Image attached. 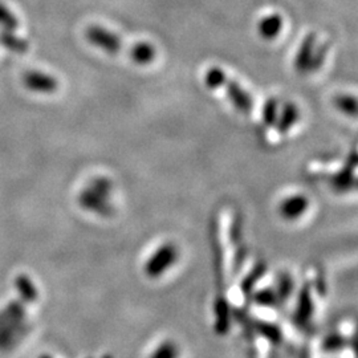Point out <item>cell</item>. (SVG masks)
<instances>
[{
	"label": "cell",
	"mask_w": 358,
	"mask_h": 358,
	"mask_svg": "<svg viewBox=\"0 0 358 358\" xmlns=\"http://www.w3.org/2000/svg\"><path fill=\"white\" fill-rule=\"evenodd\" d=\"M23 84L27 90L41 94H51L59 90V81L56 77L38 71L27 72L23 76Z\"/></svg>",
	"instance_id": "obj_7"
},
{
	"label": "cell",
	"mask_w": 358,
	"mask_h": 358,
	"mask_svg": "<svg viewBox=\"0 0 358 358\" xmlns=\"http://www.w3.org/2000/svg\"><path fill=\"white\" fill-rule=\"evenodd\" d=\"M317 50V38L315 34H309L307 38L303 40L299 51L294 57V69L301 73L307 75L313 72V59Z\"/></svg>",
	"instance_id": "obj_6"
},
{
	"label": "cell",
	"mask_w": 358,
	"mask_h": 358,
	"mask_svg": "<svg viewBox=\"0 0 358 358\" xmlns=\"http://www.w3.org/2000/svg\"><path fill=\"white\" fill-rule=\"evenodd\" d=\"M254 300H255L256 304L260 307L272 308L276 307L279 304L276 292L272 288H266L263 291L256 292L254 294Z\"/></svg>",
	"instance_id": "obj_21"
},
{
	"label": "cell",
	"mask_w": 358,
	"mask_h": 358,
	"mask_svg": "<svg viewBox=\"0 0 358 358\" xmlns=\"http://www.w3.org/2000/svg\"><path fill=\"white\" fill-rule=\"evenodd\" d=\"M178 248L173 243H165L159 245L153 255L145 264V273L150 279H157L165 275L178 260Z\"/></svg>",
	"instance_id": "obj_4"
},
{
	"label": "cell",
	"mask_w": 358,
	"mask_h": 358,
	"mask_svg": "<svg viewBox=\"0 0 358 358\" xmlns=\"http://www.w3.org/2000/svg\"><path fill=\"white\" fill-rule=\"evenodd\" d=\"M279 103L278 100L275 99H271L268 100L264 108H263V122L267 128H272L276 125V121H278V117H279Z\"/></svg>",
	"instance_id": "obj_18"
},
{
	"label": "cell",
	"mask_w": 358,
	"mask_h": 358,
	"mask_svg": "<svg viewBox=\"0 0 358 358\" xmlns=\"http://www.w3.org/2000/svg\"><path fill=\"white\" fill-rule=\"evenodd\" d=\"M19 26V20L1 1H0V28L6 31H15Z\"/></svg>",
	"instance_id": "obj_22"
},
{
	"label": "cell",
	"mask_w": 358,
	"mask_h": 358,
	"mask_svg": "<svg viewBox=\"0 0 358 358\" xmlns=\"http://www.w3.org/2000/svg\"><path fill=\"white\" fill-rule=\"evenodd\" d=\"M0 44L13 53H26L28 51V43L24 38L16 36L13 31H0Z\"/></svg>",
	"instance_id": "obj_14"
},
{
	"label": "cell",
	"mask_w": 358,
	"mask_h": 358,
	"mask_svg": "<svg viewBox=\"0 0 358 358\" xmlns=\"http://www.w3.org/2000/svg\"><path fill=\"white\" fill-rule=\"evenodd\" d=\"M205 84L210 90H224L231 103L244 115H248L252 110L254 100L250 96V93L242 88L236 81L229 78L222 68H208L205 75Z\"/></svg>",
	"instance_id": "obj_2"
},
{
	"label": "cell",
	"mask_w": 358,
	"mask_h": 358,
	"mask_svg": "<svg viewBox=\"0 0 358 358\" xmlns=\"http://www.w3.org/2000/svg\"><path fill=\"white\" fill-rule=\"evenodd\" d=\"M157 56V50L153 44L148 41H140L130 50V59L138 65H149L153 63Z\"/></svg>",
	"instance_id": "obj_12"
},
{
	"label": "cell",
	"mask_w": 358,
	"mask_h": 358,
	"mask_svg": "<svg viewBox=\"0 0 358 358\" xmlns=\"http://www.w3.org/2000/svg\"><path fill=\"white\" fill-rule=\"evenodd\" d=\"M275 292H276L279 303L287 301L291 297L292 292H294V280H292V278L289 275H287V273L282 275Z\"/></svg>",
	"instance_id": "obj_20"
},
{
	"label": "cell",
	"mask_w": 358,
	"mask_h": 358,
	"mask_svg": "<svg viewBox=\"0 0 358 358\" xmlns=\"http://www.w3.org/2000/svg\"><path fill=\"white\" fill-rule=\"evenodd\" d=\"M113 190L112 182L105 177L92 179L87 187L80 192L78 203L80 206L97 215H110L112 214V205H110V195Z\"/></svg>",
	"instance_id": "obj_3"
},
{
	"label": "cell",
	"mask_w": 358,
	"mask_h": 358,
	"mask_svg": "<svg viewBox=\"0 0 358 358\" xmlns=\"http://www.w3.org/2000/svg\"><path fill=\"white\" fill-rule=\"evenodd\" d=\"M103 358H112V357H110V356H105V357H103Z\"/></svg>",
	"instance_id": "obj_26"
},
{
	"label": "cell",
	"mask_w": 358,
	"mask_h": 358,
	"mask_svg": "<svg viewBox=\"0 0 358 358\" xmlns=\"http://www.w3.org/2000/svg\"><path fill=\"white\" fill-rule=\"evenodd\" d=\"M16 287L17 289L20 291L19 294L22 296L23 300H26L27 303H32L38 299V289L35 287V284L32 282V280L27 276H19L16 279Z\"/></svg>",
	"instance_id": "obj_16"
},
{
	"label": "cell",
	"mask_w": 358,
	"mask_h": 358,
	"mask_svg": "<svg viewBox=\"0 0 358 358\" xmlns=\"http://www.w3.org/2000/svg\"><path fill=\"white\" fill-rule=\"evenodd\" d=\"M264 275V267L263 266H257L251 275H248L245 278L243 284H242V288H243L244 294H251V289L254 288L256 282Z\"/></svg>",
	"instance_id": "obj_25"
},
{
	"label": "cell",
	"mask_w": 358,
	"mask_h": 358,
	"mask_svg": "<svg viewBox=\"0 0 358 358\" xmlns=\"http://www.w3.org/2000/svg\"><path fill=\"white\" fill-rule=\"evenodd\" d=\"M282 16L279 13H272L263 19H260L259 24H257V32L259 35L266 40H273L278 38L279 34L282 32Z\"/></svg>",
	"instance_id": "obj_10"
},
{
	"label": "cell",
	"mask_w": 358,
	"mask_h": 358,
	"mask_svg": "<svg viewBox=\"0 0 358 358\" xmlns=\"http://www.w3.org/2000/svg\"><path fill=\"white\" fill-rule=\"evenodd\" d=\"M355 167H356V158L353 159L352 164H348L341 173L334 176L332 185L337 192H346V190H350L352 187H355V185H356V177L353 173Z\"/></svg>",
	"instance_id": "obj_13"
},
{
	"label": "cell",
	"mask_w": 358,
	"mask_h": 358,
	"mask_svg": "<svg viewBox=\"0 0 358 358\" xmlns=\"http://www.w3.org/2000/svg\"><path fill=\"white\" fill-rule=\"evenodd\" d=\"M28 332L29 322L22 301H11L0 310V350H13Z\"/></svg>",
	"instance_id": "obj_1"
},
{
	"label": "cell",
	"mask_w": 358,
	"mask_h": 358,
	"mask_svg": "<svg viewBox=\"0 0 358 358\" xmlns=\"http://www.w3.org/2000/svg\"><path fill=\"white\" fill-rule=\"evenodd\" d=\"M256 329L260 333V336H263L273 344H278L282 341V329L272 322H257Z\"/></svg>",
	"instance_id": "obj_17"
},
{
	"label": "cell",
	"mask_w": 358,
	"mask_h": 358,
	"mask_svg": "<svg viewBox=\"0 0 358 358\" xmlns=\"http://www.w3.org/2000/svg\"><path fill=\"white\" fill-rule=\"evenodd\" d=\"M179 349L177 344L171 340L161 343L158 348L154 349L150 358H178Z\"/></svg>",
	"instance_id": "obj_19"
},
{
	"label": "cell",
	"mask_w": 358,
	"mask_h": 358,
	"mask_svg": "<svg viewBox=\"0 0 358 358\" xmlns=\"http://www.w3.org/2000/svg\"><path fill=\"white\" fill-rule=\"evenodd\" d=\"M41 358H50V357H47V356H45V357H41Z\"/></svg>",
	"instance_id": "obj_27"
},
{
	"label": "cell",
	"mask_w": 358,
	"mask_h": 358,
	"mask_svg": "<svg viewBox=\"0 0 358 358\" xmlns=\"http://www.w3.org/2000/svg\"><path fill=\"white\" fill-rule=\"evenodd\" d=\"M300 118V110L294 103H285L282 110H279V117L276 121V128L280 134H287L291 129L294 128Z\"/></svg>",
	"instance_id": "obj_11"
},
{
	"label": "cell",
	"mask_w": 358,
	"mask_h": 358,
	"mask_svg": "<svg viewBox=\"0 0 358 358\" xmlns=\"http://www.w3.org/2000/svg\"><path fill=\"white\" fill-rule=\"evenodd\" d=\"M336 106L348 115L355 117L357 112V103H356V97L355 96H340L338 99H336Z\"/></svg>",
	"instance_id": "obj_23"
},
{
	"label": "cell",
	"mask_w": 358,
	"mask_h": 358,
	"mask_svg": "<svg viewBox=\"0 0 358 358\" xmlns=\"http://www.w3.org/2000/svg\"><path fill=\"white\" fill-rule=\"evenodd\" d=\"M215 327L217 333H226L230 327V308L224 299L217 300L215 306Z\"/></svg>",
	"instance_id": "obj_15"
},
{
	"label": "cell",
	"mask_w": 358,
	"mask_h": 358,
	"mask_svg": "<svg viewBox=\"0 0 358 358\" xmlns=\"http://www.w3.org/2000/svg\"><path fill=\"white\" fill-rule=\"evenodd\" d=\"M345 346V338L343 336H340V334H336V333L328 336L324 340V343H322V349L327 350V352H338V350L344 349Z\"/></svg>",
	"instance_id": "obj_24"
},
{
	"label": "cell",
	"mask_w": 358,
	"mask_h": 358,
	"mask_svg": "<svg viewBox=\"0 0 358 358\" xmlns=\"http://www.w3.org/2000/svg\"><path fill=\"white\" fill-rule=\"evenodd\" d=\"M309 201L303 194L291 195L282 199L279 205V213L285 220H297L308 211Z\"/></svg>",
	"instance_id": "obj_8"
},
{
	"label": "cell",
	"mask_w": 358,
	"mask_h": 358,
	"mask_svg": "<svg viewBox=\"0 0 358 358\" xmlns=\"http://www.w3.org/2000/svg\"><path fill=\"white\" fill-rule=\"evenodd\" d=\"M85 36L92 45H94L96 48L106 52L109 55H117L122 50L121 38L115 32H112L103 27H90L85 32Z\"/></svg>",
	"instance_id": "obj_5"
},
{
	"label": "cell",
	"mask_w": 358,
	"mask_h": 358,
	"mask_svg": "<svg viewBox=\"0 0 358 358\" xmlns=\"http://www.w3.org/2000/svg\"><path fill=\"white\" fill-rule=\"evenodd\" d=\"M313 300L310 296V289L309 287H304L300 292L299 300H297V308L294 313V322L297 327H307L308 322L313 316Z\"/></svg>",
	"instance_id": "obj_9"
}]
</instances>
